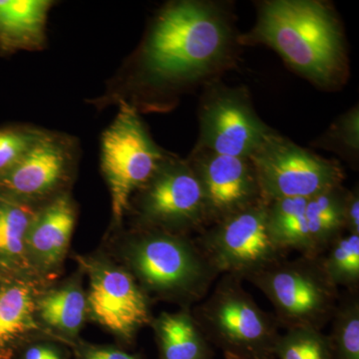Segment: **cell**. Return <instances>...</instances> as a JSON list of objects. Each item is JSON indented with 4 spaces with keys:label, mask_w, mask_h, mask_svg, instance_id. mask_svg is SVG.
Returning <instances> with one entry per match:
<instances>
[{
    "label": "cell",
    "mask_w": 359,
    "mask_h": 359,
    "mask_svg": "<svg viewBox=\"0 0 359 359\" xmlns=\"http://www.w3.org/2000/svg\"><path fill=\"white\" fill-rule=\"evenodd\" d=\"M128 226L191 236L208 224L202 186L190 163L167 156L150 179L132 196Z\"/></svg>",
    "instance_id": "obj_8"
},
{
    "label": "cell",
    "mask_w": 359,
    "mask_h": 359,
    "mask_svg": "<svg viewBox=\"0 0 359 359\" xmlns=\"http://www.w3.org/2000/svg\"><path fill=\"white\" fill-rule=\"evenodd\" d=\"M249 160L266 204L313 197L341 186L344 179L339 162L314 154L275 130Z\"/></svg>",
    "instance_id": "obj_9"
},
{
    "label": "cell",
    "mask_w": 359,
    "mask_h": 359,
    "mask_svg": "<svg viewBox=\"0 0 359 359\" xmlns=\"http://www.w3.org/2000/svg\"><path fill=\"white\" fill-rule=\"evenodd\" d=\"M79 160L76 138L45 130L20 164L0 179V196L41 207L72 192Z\"/></svg>",
    "instance_id": "obj_11"
},
{
    "label": "cell",
    "mask_w": 359,
    "mask_h": 359,
    "mask_svg": "<svg viewBox=\"0 0 359 359\" xmlns=\"http://www.w3.org/2000/svg\"><path fill=\"white\" fill-rule=\"evenodd\" d=\"M88 280V323L102 328L118 346L130 349L139 332L150 327L153 302L121 264L99 245L72 256Z\"/></svg>",
    "instance_id": "obj_6"
},
{
    "label": "cell",
    "mask_w": 359,
    "mask_h": 359,
    "mask_svg": "<svg viewBox=\"0 0 359 359\" xmlns=\"http://www.w3.org/2000/svg\"><path fill=\"white\" fill-rule=\"evenodd\" d=\"M200 136L195 149L249 158L273 129L257 114L244 88L215 85L200 107Z\"/></svg>",
    "instance_id": "obj_13"
},
{
    "label": "cell",
    "mask_w": 359,
    "mask_h": 359,
    "mask_svg": "<svg viewBox=\"0 0 359 359\" xmlns=\"http://www.w3.org/2000/svg\"><path fill=\"white\" fill-rule=\"evenodd\" d=\"M72 359H145L118 344H92L81 339L70 347Z\"/></svg>",
    "instance_id": "obj_27"
},
{
    "label": "cell",
    "mask_w": 359,
    "mask_h": 359,
    "mask_svg": "<svg viewBox=\"0 0 359 359\" xmlns=\"http://www.w3.org/2000/svg\"><path fill=\"white\" fill-rule=\"evenodd\" d=\"M39 208L0 196V273L36 280L28 264L26 238Z\"/></svg>",
    "instance_id": "obj_20"
},
{
    "label": "cell",
    "mask_w": 359,
    "mask_h": 359,
    "mask_svg": "<svg viewBox=\"0 0 359 359\" xmlns=\"http://www.w3.org/2000/svg\"><path fill=\"white\" fill-rule=\"evenodd\" d=\"M237 39L230 15L219 4L169 2L156 14L106 99L128 102L169 95L197 83L228 65Z\"/></svg>",
    "instance_id": "obj_1"
},
{
    "label": "cell",
    "mask_w": 359,
    "mask_h": 359,
    "mask_svg": "<svg viewBox=\"0 0 359 359\" xmlns=\"http://www.w3.org/2000/svg\"><path fill=\"white\" fill-rule=\"evenodd\" d=\"M238 41L271 47L292 69L325 88L347 76L344 32L332 6L318 0L262 2L254 27Z\"/></svg>",
    "instance_id": "obj_3"
},
{
    "label": "cell",
    "mask_w": 359,
    "mask_h": 359,
    "mask_svg": "<svg viewBox=\"0 0 359 359\" xmlns=\"http://www.w3.org/2000/svg\"><path fill=\"white\" fill-rule=\"evenodd\" d=\"M323 147L335 150L340 154L355 158L359 150L358 108L353 107L348 112L339 116L320 140Z\"/></svg>",
    "instance_id": "obj_25"
},
{
    "label": "cell",
    "mask_w": 359,
    "mask_h": 359,
    "mask_svg": "<svg viewBox=\"0 0 359 359\" xmlns=\"http://www.w3.org/2000/svg\"><path fill=\"white\" fill-rule=\"evenodd\" d=\"M44 131L34 125L20 123L0 126V179L20 164Z\"/></svg>",
    "instance_id": "obj_24"
},
{
    "label": "cell",
    "mask_w": 359,
    "mask_h": 359,
    "mask_svg": "<svg viewBox=\"0 0 359 359\" xmlns=\"http://www.w3.org/2000/svg\"><path fill=\"white\" fill-rule=\"evenodd\" d=\"M115 119L101 136L100 169L109 190L107 231L125 224L132 196L155 173L169 153L157 145L135 106L120 101Z\"/></svg>",
    "instance_id": "obj_5"
},
{
    "label": "cell",
    "mask_w": 359,
    "mask_h": 359,
    "mask_svg": "<svg viewBox=\"0 0 359 359\" xmlns=\"http://www.w3.org/2000/svg\"><path fill=\"white\" fill-rule=\"evenodd\" d=\"M342 186L311 198L275 201L268 204L269 231L283 252L318 257L344 231Z\"/></svg>",
    "instance_id": "obj_12"
},
{
    "label": "cell",
    "mask_w": 359,
    "mask_h": 359,
    "mask_svg": "<svg viewBox=\"0 0 359 359\" xmlns=\"http://www.w3.org/2000/svg\"><path fill=\"white\" fill-rule=\"evenodd\" d=\"M85 276L79 268L69 276L47 283L40 289L35 316L42 332L71 347L82 339L88 323Z\"/></svg>",
    "instance_id": "obj_16"
},
{
    "label": "cell",
    "mask_w": 359,
    "mask_h": 359,
    "mask_svg": "<svg viewBox=\"0 0 359 359\" xmlns=\"http://www.w3.org/2000/svg\"><path fill=\"white\" fill-rule=\"evenodd\" d=\"M318 257L327 278L337 289L358 292L359 235L342 233Z\"/></svg>",
    "instance_id": "obj_21"
},
{
    "label": "cell",
    "mask_w": 359,
    "mask_h": 359,
    "mask_svg": "<svg viewBox=\"0 0 359 359\" xmlns=\"http://www.w3.org/2000/svg\"><path fill=\"white\" fill-rule=\"evenodd\" d=\"M77 219L72 192L41 205L35 214L26 238V254L30 271L39 282L62 278Z\"/></svg>",
    "instance_id": "obj_15"
},
{
    "label": "cell",
    "mask_w": 359,
    "mask_h": 359,
    "mask_svg": "<svg viewBox=\"0 0 359 359\" xmlns=\"http://www.w3.org/2000/svg\"><path fill=\"white\" fill-rule=\"evenodd\" d=\"M273 356L278 359H334L327 334L314 328H292L278 335Z\"/></svg>",
    "instance_id": "obj_23"
},
{
    "label": "cell",
    "mask_w": 359,
    "mask_h": 359,
    "mask_svg": "<svg viewBox=\"0 0 359 359\" xmlns=\"http://www.w3.org/2000/svg\"><path fill=\"white\" fill-rule=\"evenodd\" d=\"M54 4L51 0H0V56L43 50L47 20Z\"/></svg>",
    "instance_id": "obj_18"
},
{
    "label": "cell",
    "mask_w": 359,
    "mask_h": 359,
    "mask_svg": "<svg viewBox=\"0 0 359 359\" xmlns=\"http://www.w3.org/2000/svg\"><path fill=\"white\" fill-rule=\"evenodd\" d=\"M13 359H72V353L65 342L40 334L22 344Z\"/></svg>",
    "instance_id": "obj_26"
},
{
    "label": "cell",
    "mask_w": 359,
    "mask_h": 359,
    "mask_svg": "<svg viewBox=\"0 0 359 359\" xmlns=\"http://www.w3.org/2000/svg\"><path fill=\"white\" fill-rule=\"evenodd\" d=\"M192 308L162 311L154 316L152 328L158 359H214V351L197 320Z\"/></svg>",
    "instance_id": "obj_19"
},
{
    "label": "cell",
    "mask_w": 359,
    "mask_h": 359,
    "mask_svg": "<svg viewBox=\"0 0 359 359\" xmlns=\"http://www.w3.org/2000/svg\"><path fill=\"white\" fill-rule=\"evenodd\" d=\"M187 160L202 186L209 226L264 202L249 158L194 149Z\"/></svg>",
    "instance_id": "obj_14"
},
{
    "label": "cell",
    "mask_w": 359,
    "mask_h": 359,
    "mask_svg": "<svg viewBox=\"0 0 359 359\" xmlns=\"http://www.w3.org/2000/svg\"><path fill=\"white\" fill-rule=\"evenodd\" d=\"M100 247L133 276L152 302L193 308L219 276L188 235L124 224L106 231Z\"/></svg>",
    "instance_id": "obj_2"
},
{
    "label": "cell",
    "mask_w": 359,
    "mask_h": 359,
    "mask_svg": "<svg viewBox=\"0 0 359 359\" xmlns=\"http://www.w3.org/2000/svg\"><path fill=\"white\" fill-rule=\"evenodd\" d=\"M245 280L266 295L278 325L285 330H323L332 320L340 297L318 257H283Z\"/></svg>",
    "instance_id": "obj_7"
},
{
    "label": "cell",
    "mask_w": 359,
    "mask_h": 359,
    "mask_svg": "<svg viewBox=\"0 0 359 359\" xmlns=\"http://www.w3.org/2000/svg\"><path fill=\"white\" fill-rule=\"evenodd\" d=\"M45 285L28 276L0 273V359H13L26 341L45 334L35 316L37 294Z\"/></svg>",
    "instance_id": "obj_17"
},
{
    "label": "cell",
    "mask_w": 359,
    "mask_h": 359,
    "mask_svg": "<svg viewBox=\"0 0 359 359\" xmlns=\"http://www.w3.org/2000/svg\"><path fill=\"white\" fill-rule=\"evenodd\" d=\"M327 334L334 359H359V294L340 295Z\"/></svg>",
    "instance_id": "obj_22"
},
{
    "label": "cell",
    "mask_w": 359,
    "mask_h": 359,
    "mask_svg": "<svg viewBox=\"0 0 359 359\" xmlns=\"http://www.w3.org/2000/svg\"><path fill=\"white\" fill-rule=\"evenodd\" d=\"M344 231L359 235V191L354 187L347 191L344 204Z\"/></svg>",
    "instance_id": "obj_28"
},
{
    "label": "cell",
    "mask_w": 359,
    "mask_h": 359,
    "mask_svg": "<svg viewBox=\"0 0 359 359\" xmlns=\"http://www.w3.org/2000/svg\"><path fill=\"white\" fill-rule=\"evenodd\" d=\"M196 241L219 276H237L242 280L287 255L269 231L264 202L210 224Z\"/></svg>",
    "instance_id": "obj_10"
},
{
    "label": "cell",
    "mask_w": 359,
    "mask_h": 359,
    "mask_svg": "<svg viewBox=\"0 0 359 359\" xmlns=\"http://www.w3.org/2000/svg\"><path fill=\"white\" fill-rule=\"evenodd\" d=\"M244 280L219 276L209 294L194 306V318L211 346L226 359H276L278 325L275 316L257 304Z\"/></svg>",
    "instance_id": "obj_4"
}]
</instances>
